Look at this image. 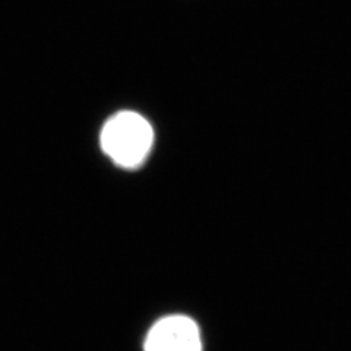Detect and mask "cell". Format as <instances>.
<instances>
[{"mask_svg":"<svg viewBox=\"0 0 351 351\" xmlns=\"http://www.w3.org/2000/svg\"><path fill=\"white\" fill-rule=\"evenodd\" d=\"M154 129L142 114L123 110L107 119L100 132V145L116 166L132 170L147 161L154 147Z\"/></svg>","mask_w":351,"mask_h":351,"instance_id":"6da1fadb","label":"cell"},{"mask_svg":"<svg viewBox=\"0 0 351 351\" xmlns=\"http://www.w3.org/2000/svg\"><path fill=\"white\" fill-rule=\"evenodd\" d=\"M144 351H204L201 328L186 315H169L154 324Z\"/></svg>","mask_w":351,"mask_h":351,"instance_id":"7a4b0ae2","label":"cell"}]
</instances>
